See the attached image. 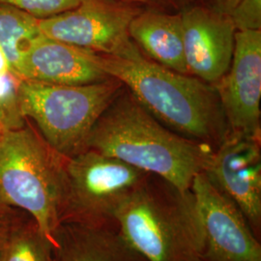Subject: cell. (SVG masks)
I'll use <instances>...</instances> for the list:
<instances>
[{"mask_svg": "<svg viewBox=\"0 0 261 261\" xmlns=\"http://www.w3.org/2000/svg\"><path fill=\"white\" fill-rule=\"evenodd\" d=\"M129 34L149 59L180 74H188L181 12L142 9L132 19Z\"/></svg>", "mask_w": 261, "mask_h": 261, "instance_id": "4fadbf2b", "label": "cell"}, {"mask_svg": "<svg viewBox=\"0 0 261 261\" xmlns=\"http://www.w3.org/2000/svg\"><path fill=\"white\" fill-rule=\"evenodd\" d=\"M16 75L46 84H95L112 76L97 64L93 51L40 34L21 56Z\"/></svg>", "mask_w": 261, "mask_h": 261, "instance_id": "7c38bea8", "label": "cell"}, {"mask_svg": "<svg viewBox=\"0 0 261 261\" xmlns=\"http://www.w3.org/2000/svg\"><path fill=\"white\" fill-rule=\"evenodd\" d=\"M86 149L118 159L182 192L210 165L214 148L169 130L123 87L94 125Z\"/></svg>", "mask_w": 261, "mask_h": 261, "instance_id": "7a4b0ae2", "label": "cell"}, {"mask_svg": "<svg viewBox=\"0 0 261 261\" xmlns=\"http://www.w3.org/2000/svg\"><path fill=\"white\" fill-rule=\"evenodd\" d=\"M40 34L39 19L0 3V47L7 56L14 75L25 49Z\"/></svg>", "mask_w": 261, "mask_h": 261, "instance_id": "9a60e30c", "label": "cell"}, {"mask_svg": "<svg viewBox=\"0 0 261 261\" xmlns=\"http://www.w3.org/2000/svg\"><path fill=\"white\" fill-rule=\"evenodd\" d=\"M191 192L202 236L201 261H261L260 239L205 171L194 178Z\"/></svg>", "mask_w": 261, "mask_h": 261, "instance_id": "ba28073f", "label": "cell"}, {"mask_svg": "<svg viewBox=\"0 0 261 261\" xmlns=\"http://www.w3.org/2000/svg\"><path fill=\"white\" fill-rule=\"evenodd\" d=\"M12 72L0 75V113L9 129L18 128L24 124L19 105V82Z\"/></svg>", "mask_w": 261, "mask_h": 261, "instance_id": "e0dca14e", "label": "cell"}, {"mask_svg": "<svg viewBox=\"0 0 261 261\" xmlns=\"http://www.w3.org/2000/svg\"><path fill=\"white\" fill-rule=\"evenodd\" d=\"M38 19H47L76 7L81 0H0Z\"/></svg>", "mask_w": 261, "mask_h": 261, "instance_id": "ac0fdd59", "label": "cell"}, {"mask_svg": "<svg viewBox=\"0 0 261 261\" xmlns=\"http://www.w3.org/2000/svg\"><path fill=\"white\" fill-rule=\"evenodd\" d=\"M94 58L169 130L214 149L229 133L214 84L160 65L135 44L117 55L94 53Z\"/></svg>", "mask_w": 261, "mask_h": 261, "instance_id": "6da1fadb", "label": "cell"}, {"mask_svg": "<svg viewBox=\"0 0 261 261\" xmlns=\"http://www.w3.org/2000/svg\"><path fill=\"white\" fill-rule=\"evenodd\" d=\"M141 8L122 0H81L73 9L39 19L40 33L102 55H117L134 45L130 21Z\"/></svg>", "mask_w": 261, "mask_h": 261, "instance_id": "52a82bcc", "label": "cell"}, {"mask_svg": "<svg viewBox=\"0 0 261 261\" xmlns=\"http://www.w3.org/2000/svg\"><path fill=\"white\" fill-rule=\"evenodd\" d=\"M28 217L18 209L0 205V252L15 229Z\"/></svg>", "mask_w": 261, "mask_h": 261, "instance_id": "ffe728a7", "label": "cell"}, {"mask_svg": "<svg viewBox=\"0 0 261 261\" xmlns=\"http://www.w3.org/2000/svg\"><path fill=\"white\" fill-rule=\"evenodd\" d=\"M261 235L260 137L230 132L214 150L205 171Z\"/></svg>", "mask_w": 261, "mask_h": 261, "instance_id": "9c48e42d", "label": "cell"}, {"mask_svg": "<svg viewBox=\"0 0 261 261\" xmlns=\"http://www.w3.org/2000/svg\"><path fill=\"white\" fill-rule=\"evenodd\" d=\"M215 86L229 130L260 137L261 30L236 31L229 69Z\"/></svg>", "mask_w": 261, "mask_h": 261, "instance_id": "30bf717a", "label": "cell"}, {"mask_svg": "<svg viewBox=\"0 0 261 261\" xmlns=\"http://www.w3.org/2000/svg\"><path fill=\"white\" fill-rule=\"evenodd\" d=\"M141 9L159 10L178 13L192 5L194 0H122Z\"/></svg>", "mask_w": 261, "mask_h": 261, "instance_id": "44dd1931", "label": "cell"}, {"mask_svg": "<svg viewBox=\"0 0 261 261\" xmlns=\"http://www.w3.org/2000/svg\"><path fill=\"white\" fill-rule=\"evenodd\" d=\"M123 238L146 261H201L194 196L149 175L116 215Z\"/></svg>", "mask_w": 261, "mask_h": 261, "instance_id": "3957f363", "label": "cell"}, {"mask_svg": "<svg viewBox=\"0 0 261 261\" xmlns=\"http://www.w3.org/2000/svg\"><path fill=\"white\" fill-rule=\"evenodd\" d=\"M123 87L113 77L82 85L20 80L19 110L56 152L70 158L86 150L94 125Z\"/></svg>", "mask_w": 261, "mask_h": 261, "instance_id": "5b68a950", "label": "cell"}, {"mask_svg": "<svg viewBox=\"0 0 261 261\" xmlns=\"http://www.w3.org/2000/svg\"><path fill=\"white\" fill-rule=\"evenodd\" d=\"M55 239L54 261H146L117 227L61 224Z\"/></svg>", "mask_w": 261, "mask_h": 261, "instance_id": "5bb4252c", "label": "cell"}, {"mask_svg": "<svg viewBox=\"0 0 261 261\" xmlns=\"http://www.w3.org/2000/svg\"><path fill=\"white\" fill-rule=\"evenodd\" d=\"M183 45L189 75L216 84L232 60L236 28L227 14L204 6L181 12Z\"/></svg>", "mask_w": 261, "mask_h": 261, "instance_id": "8fae6325", "label": "cell"}, {"mask_svg": "<svg viewBox=\"0 0 261 261\" xmlns=\"http://www.w3.org/2000/svg\"><path fill=\"white\" fill-rule=\"evenodd\" d=\"M149 175L96 150L66 158L60 224L117 227L123 203Z\"/></svg>", "mask_w": 261, "mask_h": 261, "instance_id": "8992f818", "label": "cell"}, {"mask_svg": "<svg viewBox=\"0 0 261 261\" xmlns=\"http://www.w3.org/2000/svg\"><path fill=\"white\" fill-rule=\"evenodd\" d=\"M228 16L236 31L261 30V0H240Z\"/></svg>", "mask_w": 261, "mask_h": 261, "instance_id": "d6986e66", "label": "cell"}, {"mask_svg": "<svg viewBox=\"0 0 261 261\" xmlns=\"http://www.w3.org/2000/svg\"><path fill=\"white\" fill-rule=\"evenodd\" d=\"M6 129H9V128H8L6 122H5V119L3 118L2 114L0 113V133H1L2 130H6Z\"/></svg>", "mask_w": 261, "mask_h": 261, "instance_id": "cb8c5ba5", "label": "cell"}, {"mask_svg": "<svg viewBox=\"0 0 261 261\" xmlns=\"http://www.w3.org/2000/svg\"><path fill=\"white\" fill-rule=\"evenodd\" d=\"M239 1L240 0H216L218 5V8H216V10L228 15Z\"/></svg>", "mask_w": 261, "mask_h": 261, "instance_id": "7402d4cb", "label": "cell"}, {"mask_svg": "<svg viewBox=\"0 0 261 261\" xmlns=\"http://www.w3.org/2000/svg\"><path fill=\"white\" fill-rule=\"evenodd\" d=\"M11 72L9 60L3 49L0 47V75Z\"/></svg>", "mask_w": 261, "mask_h": 261, "instance_id": "603a6c76", "label": "cell"}, {"mask_svg": "<svg viewBox=\"0 0 261 261\" xmlns=\"http://www.w3.org/2000/svg\"><path fill=\"white\" fill-rule=\"evenodd\" d=\"M65 161L29 124L0 133V205L28 215L53 248L60 225Z\"/></svg>", "mask_w": 261, "mask_h": 261, "instance_id": "277c9868", "label": "cell"}, {"mask_svg": "<svg viewBox=\"0 0 261 261\" xmlns=\"http://www.w3.org/2000/svg\"><path fill=\"white\" fill-rule=\"evenodd\" d=\"M0 261H54L53 245L28 217L10 236L0 252Z\"/></svg>", "mask_w": 261, "mask_h": 261, "instance_id": "2e32d148", "label": "cell"}]
</instances>
